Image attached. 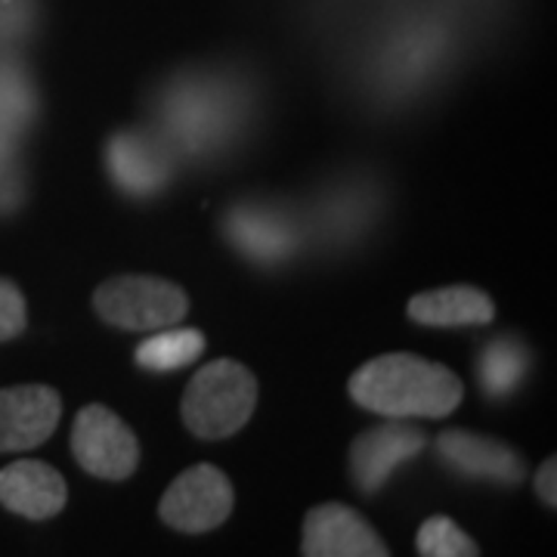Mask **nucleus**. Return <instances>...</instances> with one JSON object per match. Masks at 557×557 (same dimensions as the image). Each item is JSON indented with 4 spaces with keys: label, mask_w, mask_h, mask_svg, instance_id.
<instances>
[{
    "label": "nucleus",
    "mask_w": 557,
    "mask_h": 557,
    "mask_svg": "<svg viewBox=\"0 0 557 557\" xmlns=\"http://www.w3.org/2000/svg\"><path fill=\"white\" fill-rule=\"evenodd\" d=\"M62 399L53 387L20 384L0 391V453L35 449L57 431Z\"/></svg>",
    "instance_id": "8"
},
{
    "label": "nucleus",
    "mask_w": 557,
    "mask_h": 557,
    "mask_svg": "<svg viewBox=\"0 0 557 557\" xmlns=\"http://www.w3.org/2000/svg\"><path fill=\"white\" fill-rule=\"evenodd\" d=\"M233 515V483L214 465H193L161 496L159 518L180 533L218 530Z\"/></svg>",
    "instance_id": "6"
},
{
    "label": "nucleus",
    "mask_w": 557,
    "mask_h": 557,
    "mask_svg": "<svg viewBox=\"0 0 557 557\" xmlns=\"http://www.w3.org/2000/svg\"><path fill=\"white\" fill-rule=\"evenodd\" d=\"M424 434L418 431L416 424L394 418L381 428L366 431L362 437L354 440L350 449V474L357 480V486L362 493H379L381 486L391 480V474L397 471V465L409 461L424 449Z\"/></svg>",
    "instance_id": "9"
},
{
    "label": "nucleus",
    "mask_w": 557,
    "mask_h": 557,
    "mask_svg": "<svg viewBox=\"0 0 557 557\" xmlns=\"http://www.w3.org/2000/svg\"><path fill=\"white\" fill-rule=\"evenodd\" d=\"M35 20V0H0V40L22 38Z\"/></svg>",
    "instance_id": "20"
},
{
    "label": "nucleus",
    "mask_w": 557,
    "mask_h": 557,
    "mask_svg": "<svg viewBox=\"0 0 557 557\" xmlns=\"http://www.w3.org/2000/svg\"><path fill=\"white\" fill-rule=\"evenodd\" d=\"M527 347L515 338L493 341L480 357V384L493 399L511 397L527 375Z\"/></svg>",
    "instance_id": "15"
},
{
    "label": "nucleus",
    "mask_w": 557,
    "mask_h": 557,
    "mask_svg": "<svg viewBox=\"0 0 557 557\" xmlns=\"http://www.w3.org/2000/svg\"><path fill=\"white\" fill-rule=\"evenodd\" d=\"M300 552L307 557H387L391 548L359 511L325 502L304 520Z\"/></svg>",
    "instance_id": "7"
},
{
    "label": "nucleus",
    "mask_w": 557,
    "mask_h": 557,
    "mask_svg": "<svg viewBox=\"0 0 557 557\" xmlns=\"http://www.w3.org/2000/svg\"><path fill=\"white\" fill-rule=\"evenodd\" d=\"M10 146H13L10 139L0 137V174H3V164H7V159H10Z\"/></svg>",
    "instance_id": "22"
},
{
    "label": "nucleus",
    "mask_w": 557,
    "mask_h": 557,
    "mask_svg": "<svg viewBox=\"0 0 557 557\" xmlns=\"http://www.w3.org/2000/svg\"><path fill=\"white\" fill-rule=\"evenodd\" d=\"M164 119L171 134L186 146V152H199L218 146L239 121V102L226 90L223 81L189 78L171 84L164 97Z\"/></svg>",
    "instance_id": "4"
},
{
    "label": "nucleus",
    "mask_w": 557,
    "mask_h": 557,
    "mask_svg": "<svg viewBox=\"0 0 557 557\" xmlns=\"http://www.w3.org/2000/svg\"><path fill=\"white\" fill-rule=\"evenodd\" d=\"M35 115V90L16 62L0 60V137H20Z\"/></svg>",
    "instance_id": "17"
},
{
    "label": "nucleus",
    "mask_w": 557,
    "mask_h": 557,
    "mask_svg": "<svg viewBox=\"0 0 557 557\" xmlns=\"http://www.w3.org/2000/svg\"><path fill=\"white\" fill-rule=\"evenodd\" d=\"M418 555L424 557H474L480 555V545L468 536L456 520L431 518L421 523L416 539Z\"/></svg>",
    "instance_id": "18"
},
{
    "label": "nucleus",
    "mask_w": 557,
    "mask_h": 557,
    "mask_svg": "<svg viewBox=\"0 0 557 557\" xmlns=\"http://www.w3.org/2000/svg\"><path fill=\"white\" fill-rule=\"evenodd\" d=\"M109 171L121 189L134 199H146L159 193L171 177V159L156 139L139 131H121L106 146Z\"/></svg>",
    "instance_id": "13"
},
{
    "label": "nucleus",
    "mask_w": 557,
    "mask_h": 557,
    "mask_svg": "<svg viewBox=\"0 0 557 557\" xmlns=\"http://www.w3.org/2000/svg\"><path fill=\"white\" fill-rule=\"evenodd\" d=\"M362 409L384 418H443L465 397L453 369L416 354H384L359 366L347 384Z\"/></svg>",
    "instance_id": "1"
},
{
    "label": "nucleus",
    "mask_w": 557,
    "mask_h": 557,
    "mask_svg": "<svg viewBox=\"0 0 557 557\" xmlns=\"http://www.w3.org/2000/svg\"><path fill=\"white\" fill-rule=\"evenodd\" d=\"M440 458L456 468L465 478H480L502 483V486H515L527 474L523 458L498 440L480 437V434H468V431H446L437 440Z\"/></svg>",
    "instance_id": "11"
},
{
    "label": "nucleus",
    "mask_w": 557,
    "mask_h": 557,
    "mask_svg": "<svg viewBox=\"0 0 557 557\" xmlns=\"http://www.w3.org/2000/svg\"><path fill=\"white\" fill-rule=\"evenodd\" d=\"M94 307L115 329L156 332L183 322L189 298L180 285L161 276H112L94 292Z\"/></svg>",
    "instance_id": "3"
},
{
    "label": "nucleus",
    "mask_w": 557,
    "mask_h": 557,
    "mask_svg": "<svg viewBox=\"0 0 557 557\" xmlns=\"http://www.w3.org/2000/svg\"><path fill=\"white\" fill-rule=\"evenodd\" d=\"M69 502V486L57 468L22 458L0 471V505L25 520H50Z\"/></svg>",
    "instance_id": "10"
},
{
    "label": "nucleus",
    "mask_w": 557,
    "mask_h": 557,
    "mask_svg": "<svg viewBox=\"0 0 557 557\" xmlns=\"http://www.w3.org/2000/svg\"><path fill=\"white\" fill-rule=\"evenodd\" d=\"M72 453L94 478L127 480L139 465V440L112 409L90 403L75 418Z\"/></svg>",
    "instance_id": "5"
},
{
    "label": "nucleus",
    "mask_w": 557,
    "mask_h": 557,
    "mask_svg": "<svg viewBox=\"0 0 557 557\" xmlns=\"http://www.w3.org/2000/svg\"><path fill=\"white\" fill-rule=\"evenodd\" d=\"M258 406V381L236 359H214L201 366L189 381L180 416L201 440H223L239 434Z\"/></svg>",
    "instance_id": "2"
},
{
    "label": "nucleus",
    "mask_w": 557,
    "mask_h": 557,
    "mask_svg": "<svg viewBox=\"0 0 557 557\" xmlns=\"http://www.w3.org/2000/svg\"><path fill=\"white\" fill-rule=\"evenodd\" d=\"M25 319H28V310H25L22 292L10 278H0V344L22 335Z\"/></svg>",
    "instance_id": "19"
},
{
    "label": "nucleus",
    "mask_w": 557,
    "mask_h": 557,
    "mask_svg": "<svg viewBox=\"0 0 557 557\" xmlns=\"http://www.w3.org/2000/svg\"><path fill=\"white\" fill-rule=\"evenodd\" d=\"M555 478H557V458L552 456L536 471V493H539V498H542V502L548 505V508H555V505H557Z\"/></svg>",
    "instance_id": "21"
},
{
    "label": "nucleus",
    "mask_w": 557,
    "mask_h": 557,
    "mask_svg": "<svg viewBox=\"0 0 557 557\" xmlns=\"http://www.w3.org/2000/svg\"><path fill=\"white\" fill-rule=\"evenodd\" d=\"M406 313L428 329H461V325H486L496 319V304L486 292L471 285H449L437 292H421L409 300Z\"/></svg>",
    "instance_id": "14"
},
{
    "label": "nucleus",
    "mask_w": 557,
    "mask_h": 557,
    "mask_svg": "<svg viewBox=\"0 0 557 557\" xmlns=\"http://www.w3.org/2000/svg\"><path fill=\"white\" fill-rule=\"evenodd\" d=\"M205 350V335L199 329H174L168 325L164 332L143 341L137 347V362L149 372H174L189 362H196Z\"/></svg>",
    "instance_id": "16"
},
{
    "label": "nucleus",
    "mask_w": 557,
    "mask_h": 557,
    "mask_svg": "<svg viewBox=\"0 0 557 557\" xmlns=\"http://www.w3.org/2000/svg\"><path fill=\"white\" fill-rule=\"evenodd\" d=\"M226 233L245 258L258 263H276L298 248V226L278 208L245 201L226 218Z\"/></svg>",
    "instance_id": "12"
}]
</instances>
